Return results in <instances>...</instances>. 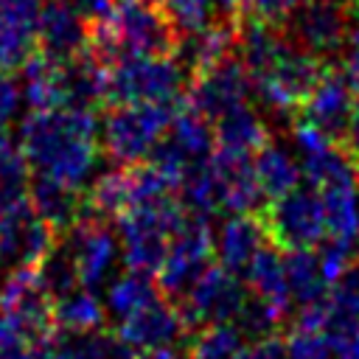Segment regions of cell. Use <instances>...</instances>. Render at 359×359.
Masks as SVG:
<instances>
[{
	"label": "cell",
	"instance_id": "cell-1",
	"mask_svg": "<svg viewBox=\"0 0 359 359\" xmlns=\"http://www.w3.org/2000/svg\"><path fill=\"white\" fill-rule=\"evenodd\" d=\"M101 126L93 109L56 107L28 112L20 123V151L34 174L81 188L101 160Z\"/></svg>",
	"mask_w": 359,
	"mask_h": 359
},
{
	"label": "cell",
	"instance_id": "cell-2",
	"mask_svg": "<svg viewBox=\"0 0 359 359\" xmlns=\"http://www.w3.org/2000/svg\"><path fill=\"white\" fill-rule=\"evenodd\" d=\"M185 216H188V210L182 208L180 196H174V194L126 208L115 219L126 269L154 275L168 252L171 236L182 227Z\"/></svg>",
	"mask_w": 359,
	"mask_h": 359
},
{
	"label": "cell",
	"instance_id": "cell-3",
	"mask_svg": "<svg viewBox=\"0 0 359 359\" xmlns=\"http://www.w3.org/2000/svg\"><path fill=\"white\" fill-rule=\"evenodd\" d=\"M182 107L185 101L107 107L104 123H101V151L112 165L143 163L157 146V140L168 132L174 115Z\"/></svg>",
	"mask_w": 359,
	"mask_h": 359
},
{
	"label": "cell",
	"instance_id": "cell-4",
	"mask_svg": "<svg viewBox=\"0 0 359 359\" xmlns=\"http://www.w3.org/2000/svg\"><path fill=\"white\" fill-rule=\"evenodd\" d=\"M191 73L177 56H126L109 67L107 107L185 101Z\"/></svg>",
	"mask_w": 359,
	"mask_h": 359
},
{
	"label": "cell",
	"instance_id": "cell-5",
	"mask_svg": "<svg viewBox=\"0 0 359 359\" xmlns=\"http://www.w3.org/2000/svg\"><path fill=\"white\" fill-rule=\"evenodd\" d=\"M328 65L331 62H323L320 56L289 42L286 50L264 73H258L252 79L255 95L272 115L294 121L303 101L309 98V93L314 90V84L320 81V76L325 73Z\"/></svg>",
	"mask_w": 359,
	"mask_h": 359
},
{
	"label": "cell",
	"instance_id": "cell-6",
	"mask_svg": "<svg viewBox=\"0 0 359 359\" xmlns=\"http://www.w3.org/2000/svg\"><path fill=\"white\" fill-rule=\"evenodd\" d=\"M216 255V233L210 227V219L188 213L182 227L171 236L168 252L154 272V283L163 297L180 300L191 292V286L202 278V272L210 266V258Z\"/></svg>",
	"mask_w": 359,
	"mask_h": 359
},
{
	"label": "cell",
	"instance_id": "cell-7",
	"mask_svg": "<svg viewBox=\"0 0 359 359\" xmlns=\"http://www.w3.org/2000/svg\"><path fill=\"white\" fill-rule=\"evenodd\" d=\"M258 219L266 230V238L283 252L317 247L328 233L323 196L314 185H297L286 196L266 202Z\"/></svg>",
	"mask_w": 359,
	"mask_h": 359
},
{
	"label": "cell",
	"instance_id": "cell-8",
	"mask_svg": "<svg viewBox=\"0 0 359 359\" xmlns=\"http://www.w3.org/2000/svg\"><path fill=\"white\" fill-rule=\"evenodd\" d=\"M247 297H250V286L241 283V275H236L219 264H210L202 272V278L191 286V292L185 297H180L174 306H177L182 323L188 325V331L194 334L205 325L236 323Z\"/></svg>",
	"mask_w": 359,
	"mask_h": 359
},
{
	"label": "cell",
	"instance_id": "cell-9",
	"mask_svg": "<svg viewBox=\"0 0 359 359\" xmlns=\"http://www.w3.org/2000/svg\"><path fill=\"white\" fill-rule=\"evenodd\" d=\"M351 22L348 0H303L280 28L292 45L334 62L351 36Z\"/></svg>",
	"mask_w": 359,
	"mask_h": 359
},
{
	"label": "cell",
	"instance_id": "cell-10",
	"mask_svg": "<svg viewBox=\"0 0 359 359\" xmlns=\"http://www.w3.org/2000/svg\"><path fill=\"white\" fill-rule=\"evenodd\" d=\"M107 22L126 56H174L182 39L160 0H118Z\"/></svg>",
	"mask_w": 359,
	"mask_h": 359
},
{
	"label": "cell",
	"instance_id": "cell-11",
	"mask_svg": "<svg viewBox=\"0 0 359 359\" xmlns=\"http://www.w3.org/2000/svg\"><path fill=\"white\" fill-rule=\"evenodd\" d=\"M252 93H255L252 76L244 67V62L238 59V53H233L191 79V84L185 90V104L191 109H196L199 115L216 121V118L227 115L230 109L250 104Z\"/></svg>",
	"mask_w": 359,
	"mask_h": 359
},
{
	"label": "cell",
	"instance_id": "cell-12",
	"mask_svg": "<svg viewBox=\"0 0 359 359\" xmlns=\"http://www.w3.org/2000/svg\"><path fill=\"white\" fill-rule=\"evenodd\" d=\"M67 241L73 258H76V269H79V283L84 289L98 292L109 272L118 264L121 255V238L112 230L109 222L104 219H81L70 233L59 236Z\"/></svg>",
	"mask_w": 359,
	"mask_h": 359
},
{
	"label": "cell",
	"instance_id": "cell-13",
	"mask_svg": "<svg viewBox=\"0 0 359 359\" xmlns=\"http://www.w3.org/2000/svg\"><path fill=\"white\" fill-rule=\"evenodd\" d=\"M50 224L39 219L31 199L0 210V258L11 266H36L56 244Z\"/></svg>",
	"mask_w": 359,
	"mask_h": 359
},
{
	"label": "cell",
	"instance_id": "cell-14",
	"mask_svg": "<svg viewBox=\"0 0 359 359\" xmlns=\"http://www.w3.org/2000/svg\"><path fill=\"white\" fill-rule=\"evenodd\" d=\"M353 101H356L353 87L342 76L339 65L331 62L325 67V73L320 76V81L314 84V90L309 93V98L303 101L297 118L311 123V126H317L334 143H345L351 112H353Z\"/></svg>",
	"mask_w": 359,
	"mask_h": 359
},
{
	"label": "cell",
	"instance_id": "cell-15",
	"mask_svg": "<svg viewBox=\"0 0 359 359\" xmlns=\"http://www.w3.org/2000/svg\"><path fill=\"white\" fill-rule=\"evenodd\" d=\"M115 334L135 351V353H146V351H157V348H174L191 339L188 325L182 323L174 300L168 297H154L151 303H146L143 309H137L135 314L123 317L115 328Z\"/></svg>",
	"mask_w": 359,
	"mask_h": 359
},
{
	"label": "cell",
	"instance_id": "cell-16",
	"mask_svg": "<svg viewBox=\"0 0 359 359\" xmlns=\"http://www.w3.org/2000/svg\"><path fill=\"white\" fill-rule=\"evenodd\" d=\"M90 22L67 0H42L36 20V45L42 53L65 62L87 50Z\"/></svg>",
	"mask_w": 359,
	"mask_h": 359
},
{
	"label": "cell",
	"instance_id": "cell-17",
	"mask_svg": "<svg viewBox=\"0 0 359 359\" xmlns=\"http://www.w3.org/2000/svg\"><path fill=\"white\" fill-rule=\"evenodd\" d=\"M210 163L222 182V213L238 216V213H261L266 208L269 199L255 177L252 157L216 149Z\"/></svg>",
	"mask_w": 359,
	"mask_h": 359
},
{
	"label": "cell",
	"instance_id": "cell-18",
	"mask_svg": "<svg viewBox=\"0 0 359 359\" xmlns=\"http://www.w3.org/2000/svg\"><path fill=\"white\" fill-rule=\"evenodd\" d=\"M42 0H0V70H20L36 50Z\"/></svg>",
	"mask_w": 359,
	"mask_h": 359
},
{
	"label": "cell",
	"instance_id": "cell-19",
	"mask_svg": "<svg viewBox=\"0 0 359 359\" xmlns=\"http://www.w3.org/2000/svg\"><path fill=\"white\" fill-rule=\"evenodd\" d=\"M28 199H31L34 210L39 213V219L45 224H50L56 236L70 233L84 219V191H79L67 182H59L53 177L34 174Z\"/></svg>",
	"mask_w": 359,
	"mask_h": 359
},
{
	"label": "cell",
	"instance_id": "cell-20",
	"mask_svg": "<svg viewBox=\"0 0 359 359\" xmlns=\"http://www.w3.org/2000/svg\"><path fill=\"white\" fill-rule=\"evenodd\" d=\"M266 230L258 219V213H238L227 216L216 230V261L219 266L244 275L252 258L266 244Z\"/></svg>",
	"mask_w": 359,
	"mask_h": 359
},
{
	"label": "cell",
	"instance_id": "cell-21",
	"mask_svg": "<svg viewBox=\"0 0 359 359\" xmlns=\"http://www.w3.org/2000/svg\"><path fill=\"white\" fill-rule=\"evenodd\" d=\"M107 81L109 67L101 65L90 50L62 62V95L65 107L76 109H107Z\"/></svg>",
	"mask_w": 359,
	"mask_h": 359
},
{
	"label": "cell",
	"instance_id": "cell-22",
	"mask_svg": "<svg viewBox=\"0 0 359 359\" xmlns=\"http://www.w3.org/2000/svg\"><path fill=\"white\" fill-rule=\"evenodd\" d=\"M236 45H238V20H224V22H216V25L199 31V34L182 36L174 56L180 59V65L194 79L196 73H202V70L219 65L222 59L233 56Z\"/></svg>",
	"mask_w": 359,
	"mask_h": 359
},
{
	"label": "cell",
	"instance_id": "cell-23",
	"mask_svg": "<svg viewBox=\"0 0 359 359\" xmlns=\"http://www.w3.org/2000/svg\"><path fill=\"white\" fill-rule=\"evenodd\" d=\"M247 286L255 297H261L264 303H269L283 320L292 314V294H289V283H286V269H283V250L275 247L272 241H266L261 247V252L252 258V264L244 272Z\"/></svg>",
	"mask_w": 359,
	"mask_h": 359
},
{
	"label": "cell",
	"instance_id": "cell-24",
	"mask_svg": "<svg viewBox=\"0 0 359 359\" xmlns=\"http://www.w3.org/2000/svg\"><path fill=\"white\" fill-rule=\"evenodd\" d=\"M213 129H216V149H224L233 154H247V157H252L272 137L269 123L250 104L216 118Z\"/></svg>",
	"mask_w": 359,
	"mask_h": 359
},
{
	"label": "cell",
	"instance_id": "cell-25",
	"mask_svg": "<svg viewBox=\"0 0 359 359\" xmlns=\"http://www.w3.org/2000/svg\"><path fill=\"white\" fill-rule=\"evenodd\" d=\"M252 168H255V177L269 202L286 196L303 180V165L289 154V149L283 143H278L272 137L252 154Z\"/></svg>",
	"mask_w": 359,
	"mask_h": 359
},
{
	"label": "cell",
	"instance_id": "cell-26",
	"mask_svg": "<svg viewBox=\"0 0 359 359\" xmlns=\"http://www.w3.org/2000/svg\"><path fill=\"white\" fill-rule=\"evenodd\" d=\"M53 348L59 359H137V353L107 325L95 331H56Z\"/></svg>",
	"mask_w": 359,
	"mask_h": 359
},
{
	"label": "cell",
	"instance_id": "cell-27",
	"mask_svg": "<svg viewBox=\"0 0 359 359\" xmlns=\"http://www.w3.org/2000/svg\"><path fill=\"white\" fill-rule=\"evenodd\" d=\"M22 95L31 107V112H42V109H56L65 107V95H62V62L36 50L22 67Z\"/></svg>",
	"mask_w": 359,
	"mask_h": 359
},
{
	"label": "cell",
	"instance_id": "cell-28",
	"mask_svg": "<svg viewBox=\"0 0 359 359\" xmlns=\"http://www.w3.org/2000/svg\"><path fill=\"white\" fill-rule=\"evenodd\" d=\"M303 177L317 191L345 182H359L356 174V154L345 143H325L323 149L303 154Z\"/></svg>",
	"mask_w": 359,
	"mask_h": 359
},
{
	"label": "cell",
	"instance_id": "cell-29",
	"mask_svg": "<svg viewBox=\"0 0 359 359\" xmlns=\"http://www.w3.org/2000/svg\"><path fill=\"white\" fill-rule=\"evenodd\" d=\"M165 137L188 157L191 165H199V163L210 160L213 151H216V129H213L210 118L199 115L188 104L174 115Z\"/></svg>",
	"mask_w": 359,
	"mask_h": 359
},
{
	"label": "cell",
	"instance_id": "cell-30",
	"mask_svg": "<svg viewBox=\"0 0 359 359\" xmlns=\"http://www.w3.org/2000/svg\"><path fill=\"white\" fill-rule=\"evenodd\" d=\"M109 320L107 306L93 289H73L53 300V325L56 331H95Z\"/></svg>",
	"mask_w": 359,
	"mask_h": 359
},
{
	"label": "cell",
	"instance_id": "cell-31",
	"mask_svg": "<svg viewBox=\"0 0 359 359\" xmlns=\"http://www.w3.org/2000/svg\"><path fill=\"white\" fill-rule=\"evenodd\" d=\"M320 196L325 208L328 236L356 244L359 241V182L323 188Z\"/></svg>",
	"mask_w": 359,
	"mask_h": 359
},
{
	"label": "cell",
	"instance_id": "cell-32",
	"mask_svg": "<svg viewBox=\"0 0 359 359\" xmlns=\"http://www.w3.org/2000/svg\"><path fill=\"white\" fill-rule=\"evenodd\" d=\"M283 269H286V283H289V294H292V303L306 306L311 300H320L325 297V278H323V269H320V258L317 252L309 247V250H289L283 252Z\"/></svg>",
	"mask_w": 359,
	"mask_h": 359
},
{
	"label": "cell",
	"instance_id": "cell-33",
	"mask_svg": "<svg viewBox=\"0 0 359 359\" xmlns=\"http://www.w3.org/2000/svg\"><path fill=\"white\" fill-rule=\"evenodd\" d=\"M154 297H160V289L151 280V275L149 272H137V269H126L123 275H118L109 283L104 306H107V314L121 323L123 317L135 314L137 309H143Z\"/></svg>",
	"mask_w": 359,
	"mask_h": 359
},
{
	"label": "cell",
	"instance_id": "cell-34",
	"mask_svg": "<svg viewBox=\"0 0 359 359\" xmlns=\"http://www.w3.org/2000/svg\"><path fill=\"white\" fill-rule=\"evenodd\" d=\"M180 202L194 216L213 219L216 213H222V182L210 160L188 171V177L180 185Z\"/></svg>",
	"mask_w": 359,
	"mask_h": 359
},
{
	"label": "cell",
	"instance_id": "cell-35",
	"mask_svg": "<svg viewBox=\"0 0 359 359\" xmlns=\"http://www.w3.org/2000/svg\"><path fill=\"white\" fill-rule=\"evenodd\" d=\"M244 345L247 339L236 328V323H216L191 334V339L185 342V356L188 359H238Z\"/></svg>",
	"mask_w": 359,
	"mask_h": 359
},
{
	"label": "cell",
	"instance_id": "cell-36",
	"mask_svg": "<svg viewBox=\"0 0 359 359\" xmlns=\"http://www.w3.org/2000/svg\"><path fill=\"white\" fill-rule=\"evenodd\" d=\"M160 3L180 36L199 34L224 20H238V14L227 11L222 0H160Z\"/></svg>",
	"mask_w": 359,
	"mask_h": 359
},
{
	"label": "cell",
	"instance_id": "cell-37",
	"mask_svg": "<svg viewBox=\"0 0 359 359\" xmlns=\"http://www.w3.org/2000/svg\"><path fill=\"white\" fill-rule=\"evenodd\" d=\"M36 278L42 283V289L56 300L73 289H79V269H76V258L67 247L65 238H56V244L50 247V252L36 264Z\"/></svg>",
	"mask_w": 359,
	"mask_h": 359
},
{
	"label": "cell",
	"instance_id": "cell-38",
	"mask_svg": "<svg viewBox=\"0 0 359 359\" xmlns=\"http://www.w3.org/2000/svg\"><path fill=\"white\" fill-rule=\"evenodd\" d=\"M31 165L20 146H8L0 151V210H8L28 199L31 188Z\"/></svg>",
	"mask_w": 359,
	"mask_h": 359
},
{
	"label": "cell",
	"instance_id": "cell-39",
	"mask_svg": "<svg viewBox=\"0 0 359 359\" xmlns=\"http://www.w3.org/2000/svg\"><path fill=\"white\" fill-rule=\"evenodd\" d=\"M280 323H283V317H280L269 303H264L261 297H255L252 292H250V297H247L241 314L236 317V328H238V331L244 334V339H250V342L278 334Z\"/></svg>",
	"mask_w": 359,
	"mask_h": 359
},
{
	"label": "cell",
	"instance_id": "cell-40",
	"mask_svg": "<svg viewBox=\"0 0 359 359\" xmlns=\"http://www.w3.org/2000/svg\"><path fill=\"white\" fill-rule=\"evenodd\" d=\"M325 337H328L334 359H359V320L356 317H348L334 309L325 325Z\"/></svg>",
	"mask_w": 359,
	"mask_h": 359
},
{
	"label": "cell",
	"instance_id": "cell-41",
	"mask_svg": "<svg viewBox=\"0 0 359 359\" xmlns=\"http://www.w3.org/2000/svg\"><path fill=\"white\" fill-rule=\"evenodd\" d=\"M283 342H286V356L289 359H334L325 331H311V328L292 325L286 331Z\"/></svg>",
	"mask_w": 359,
	"mask_h": 359
},
{
	"label": "cell",
	"instance_id": "cell-42",
	"mask_svg": "<svg viewBox=\"0 0 359 359\" xmlns=\"http://www.w3.org/2000/svg\"><path fill=\"white\" fill-rule=\"evenodd\" d=\"M320 250H317V258H320V269H323V278H325V283L331 286L345 269H348V264L356 258V244H351V241H342V238H323L320 244H317Z\"/></svg>",
	"mask_w": 359,
	"mask_h": 359
},
{
	"label": "cell",
	"instance_id": "cell-43",
	"mask_svg": "<svg viewBox=\"0 0 359 359\" xmlns=\"http://www.w3.org/2000/svg\"><path fill=\"white\" fill-rule=\"evenodd\" d=\"M331 303L337 311L348 314V317H356L359 320V255L348 264V269L331 283V292H328Z\"/></svg>",
	"mask_w": 359,
	"mask_h": 359
},
{
	"label": "cell",
	"instance_id": "cell-44",
	"mask_svg": "<svg viewBox=\"0 0 359 359\" xmlns=\"http://www.w3.org/2000/svg\"><path fill=\"white\" fill-rule=\"evenodd\" d=\"M31 337L22 331V325L0 309V359H25L31 348Z\"/></svg>",
	"mask_w": 359,
	"mask_h": 359
},
{
	"label": "cell",
	"instance_id": "cell-45",
	"mask_svg": "<svg viewBox=\"0 0 359 359\" xmlns=\"http://www.w3.org/2000/svg\"><path fill=\"white\" fill-rule=\"evenodd\" d=\"M22 87L17 84V79L11 73L0 70V126H8L11 121H17L20 107H22Z\"/></svg>",
	"mask_w": 359,
	"mask_h": 359
},
{
	"label": "cell",
	"instance_id": "cell-46",
	"mask_svg": "<svg viewBox=\"0 0 359 359\" xmlns=\"http://www.w3.org/2000/svg\"><path fill=\"white\" fill-rule=\"evenodd\" d=\"M300 3H303V0H250L247 11H250L252 17H258V20L272 22V25H283Z\"/></svg>",
	"mask_w": 359,
	"mask_h": 359
},
{
	"label": "cell",
	"instance_id": "cell-47",
	"mask_svg": "<svg viewBox=\"0 0 359 359\" xmlns=\"http://www.w3.org/2000/svg\"><path fill=\"white\" fill-rule=\"evenodd\" d=\"M238 359H289V356H286L283 337L272 334V337H264V339H255V342L244 345Z\"/></svg>",
	"mask_w": 359,
	"mask_h": 359
},
{
	"label": "cell",
	"instance_id": "cell-48",
	"mask_svg": "<svg viewBox=\"0 0 359 359\" xmlns=\"http://www.w3.org/2000/svg\"><path fill=\"white\" fill-rule=\"evenodd\" d=\"M90 25H101L115 14L118 0H67Z\"/></svg>",
	"mask_w": 359,
	"mask_h": 359
},
{
	"label": "cell",
	"instance_id": "cell-49",
	"mask_svg": "<svg viewBox=\"0 0 359 359\" xmlns=\"http://www.w3.org/2000/svg\"><path fill=\"white\" fill-rule=\"evenodd\" d=\"M339 70H342V76L348 79V84L353 87V93L359 95V48H351L339 62Z\"/></svg>",
	"mask_w": 359,
	"mask_h": 359
},
{
	"label": "cell",
	"instance_id": "cell-50",
	"mask_svg": "<svg viewBox=\"0 0 359 359\" xmlns=\"http://www.w3.org/2000/svg\"><path fill=\"white\" fill-rule=\"evenodd\" d=\"M345 146L359 157V95H356V101H353V112H351V123H348Z\"/></svg>",
	"mask_w": 359,
	"mask_h": 359
},
{
	"label": "cell",
	"instance_id": "cell-51",
	"mask_svg": "<svg viewBox=\"0 0 359 359\" xmlns=\"http://www.w3.org/2000/svg\"><path fill=\"white\" fill-rule=\"evenodd\" d=\"M25 359H59L56 348H53V337L50 339H42V342H34L25 353Z\"/></svg>",
	"mask_w": 359,
	"mask_h": 359
},
{
	"label": "cell",
	"instance_id": "cell-52",
	"mask_svg": "<svg viewBox=\"0 0 359 359\" xmlns=\"http://www.w3.org/2000/svg\"><path fill=\"white\" fill-rule=\"evenodd\" d=\"M137 359H188V356H185L182 345H174V348H157V351L137 353Z\"/></svg>",
	"mask_w": 359,
	"mask_h": 359
},
{
	"label": "cell",
	"instance_id": "cell-53",
	"mask_svg": "<svg viewBox=\"0 0 359 359\" xmlns=\"http://www.w3.org/2000/svg\"><path fill=\"white\" fill-rule=\"evenodd\" d=\"M222 6H224L227 11H233V14H241V11H247L250 0H222Z\"/></svg>",
	"mask_w": 359,
	"mask_h": 359
},
{
	"label": "cell",
	"instance_id": "cell-54",
	"mask_svg": "<svg viewBox=\"0 0 359 359\" xmlns=\"http://www.w3.org/2000/svg\"><path fill=\"white\" fill-rule=\"evenodd\" d=\"M351 48H359V14H353V22H351V36H348Z\"/></svg>",
	"mask_w": 359,
	"mask_h": 359
},
{
	"label": "cell",
	"instance_id": "cell-55",
	"mask_svg": "<svg viewBox=\"0 0 359 359\" xmlns=\"http://www.w3.org/2000/svg\"><path fill=\"white\" fill-rule=\"evenodd\" d=\"M8 146H11V137H8L6 126H0V151H3V149H8Z\"/></svg>",
	"mask_w": 359,
	"mask_h": 359
},
{
	"label": "cell",
	"instance_id": "cell-56",
	"mask_svg": "<svg viewBox=\"0 0 359 359\" xmlns=\"http://www.w3.org/2000/svg\"><path fill=\"white\" fill-rule=\"evenodd\" d=\"M348 6H351V14H359V0H348Z\"/></svg>",
	"mask_w": 359,
	"mask_h": 359
},
{
	"label": "cell",
	"instance_id": "cell-57",
	"mask_svg": "<svg viewBox=\"0 0 359 359\" xmlns=\"http://www.w3.org/2000/svg\"><path fill=\"white\" fill-rule=\"evenodd\" d=\"M356 174H359V157H356Z\"/></svg>",
	"mask_w": 359,
	"mask_h": 359
},
{
	"label": "cell",
	"instance_id": "cell-58",
	"mask_svg": "<svg viewBox=\"0 0 359 359\" xmlns=\"http://www.w3.org/2000/svg\"><path fill=\"white\" fill-rule=\"evenodd\" d=\"M0 269H3V258H0Z\"/></svg>",
	"mask_w": 359,
	"mask_h": 359
}]
</instances>
